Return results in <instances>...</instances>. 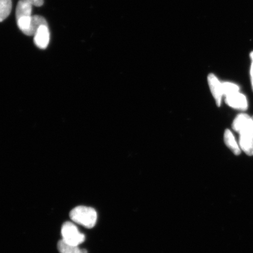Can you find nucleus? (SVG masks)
I'll return each mask as SVG.
<instances>
[{
	"label": "nucleus",
	"instance_id": "nucleus-10",
	"mask_svg": "<svg viewBox=\"0 0 253 253\" xmlns=\"http://www.w3.org/2000/svg\"><path fill=\"white\" fill-rule=\"evenodd\" d=\"M33 6L30 2L23 1V0L19 1L16 8V20L22 17L32 16Z\"/></svg>",
	"mask_w": 253,
	"mask_h": 253
},
{
	"label": "nucleus",
	"instance_id": "nucleus-7",
	"mask_svg": "<svg viewBox=\"0 0 253 253\" xmlns=\"http://www.w3.org/2000/svg\"><path fill=\"white\" fill-rule=\"evenodd\" d=\"M252 117L245 113H241L237 115L233 122L232 128L239 133L243 129L246 127L251 122Z\"/></svg>",
	"mask_w": 253,
	"mask_h": 253
},
{
	"label": "nucleus",
	"instance_id": "nucleus-3",
	"mask_svg": "<svg viewBox=\"0 0 253 253\" xmlns=\"http://www.w3.org/2000/svg\"><path fill=\"white\" fill-rule=\"evenodd\" d=\"M241 150L249 156H253V116L249 125L239 132Z\"/></svg>",
	"mask_w": 253,
	"mask_h": 253
},
{
	"label": "nucleus",
	"instance_id": "nucleus-13",
	"mask_svg": "<svg viewBox=\"0 0 253 253\" xmlns=\"http://www.w3.org/2000/svg\"><path fill=\"white\" fill-rule=\"evenodd\" d=\"M223 96H228L231 94L239 92L240 87L237 84L231 82L222 83Z\"/></svg>",
	"mask_w": 253,
	"mask_h": 253
},
{
	"label": "nucleus",
	"instance_id": "nucleus-17",
	"mask_svg": "<svg viewBox=\"0 0 253 253\" xmlns=\"http://www.w3.org/2000/svg\"><path fill=\"white\" fill-rule=\"evenodd\" d=\"M250 56H251L252 61H253V51L251 53V55H250Z\"/></svg>",
	"mask_w": 253,
	"mask_h": 253
},
{
	"label": "nucleus",
	"instance_id": "nucleus-5",
	"mask_svg": "<svg viewBox=\"0 0 253 253\" xmlns=\"http://www.w3.org/2000/svg\"><path fill=\"white\" fill-rule=\"evenodd\" d=\"M50 32L46 25H41L34 36L36 45L41 49L46 48L49 43Z\"/></svg>",
	"mask_w": 253,
	"mask_h": 253
},
{
	"label": "nucleus",
	"instance_id": "nucleus-16",
	"mask_svg": "<svg viewBox=\"0 0 253 253\" xmlns=\"http://www.w3.org/2000/svg\"><path fill=\"white\" fill-rule=\"evenodd\" d=\"M81 253H88L86 249H82Z\"/></svg>",
	"mask_w": 253,
	"mask_h": 253
},
{
	"label": "nucleus",
	"instance_id": "nucleus-9",
	"mask_svg": "<svg viewBox=\"0 0 253 253\" xmlns=\"http://www.w3.org/2000/svg\"><path fill=\"white\" fill-rule=\"evenodd\" d=\"M224 141L227 147L232 150L236 156H239L241 153V148H240V145L237 144L232 131L229 129H226L224 132Z\"/></svg>",
	"mask_w": 253,
	"mask_h": 253
},
{
	"label": "nucleus",
	"instance_id": "nucleus-12",
	"mask_svg": "<svg viewBox=\"0 0 253 253\" xmlns=\"http://www.w3.org/2000/svg\"><path fill=\"white\" fill-rule=\"evenodd\" d=\"M58 249L60 253H81L82 250L79 246L69 244L62 239L58 243Z\"/></svg>",
	"mask_w": 253,
	"mask_h": 253
},
{
	"label": "nucleus",
	"instance_id": "nucleus-14",
	"mask_svg": "<svg viewBox=\"0 0 253 253\" xmlns=\"http://www.w3.org/2000/svg\"><path fill=\"white\" fill-rule=\"evenodd\" d=\"M23 1L30 2L32 5L36 6V7H41L43 4V0H23Z\"/></svg>",
	"mask_w": 253,
	"mask_h": 253
},
{
	"label": "nucleus",
	"instance_id": "nucleus-8",
	"mask_svg": "<svg viewBox=\"0 0 253 253\" xmlns=\"http://www.w3.org/2000/svg\"><path fill=\"white\" fill-rule=\"evenodd\" d=\"M43 25H47V24L45 19L42 16H32L30 27L24 34L27 36H34L39 28Z\"/></svg>",
	"mask_w": 253,
	"mask_h": 253
},
{
	"label": "nucleus",
	"instance_id": "nucleus-11",
	"mask_svg": "<svg viewBox=\"0 0 253 253\" xmlns=\"http://www.w3.org/2000/svg\"><path fill=\"white\" fill-rule=\"evenodd\" d=\"M11 9V0H0V23L8 17Z\"/></svg>",
	"mask_w": 253,
	"mask_h": 253
},
{
	"label": "nucleus",
	"instance_id": "nucleus-2",
	"mask_svg": "<svg viewBox=\"0 0 253 253\" xmlns=\"http://www.w3.org/2000/svg\"><path fill=\"white\" fill-rule=\"evenodd\" d=\"M61 234L62 240L72 245L79 246L85 240L84 234L79 232L77 226L71 221H66L63 223Z\"/></svg>",
	"mask_w": 253,
	"mask_h": 253
},
{
	"label": "nucleus",
	"instance_id": "nucleus-1",
	"mask_svg": "<svg viewBox=\"0 0 253 253\" xmlns=\"http://www.w3.org/2000/svg\"><path fill=\"white\" fill-rule=\"evenodd\" d=\"M70 218L74 222L91 229L97 222V214L93 208L79 206L71 211Z\"/></svg>",
	"mask_w": 253,
	"mask_h": 253
},
{
	"label": "nucleus",
	"instance_id": "nucleus-6",
	"mask_svg": "<svg viewBox=\"0 0 253 253\" xmlns=\"http://www.w3.org/2000/svg\"><path fill=\"white\" fill-rule=\"evenodd\" d=\"M225 102L227 105L233 109L246 110L248 109V103L244 94L237 92L226 96Z\"/></svg>",
	"mask_w": 253,
	"mask_h": 253
},
{
	"label": "nucleus",
	"instance_id": "nucleus-15",
	"mask_svg": "<svg viewBox=\"0 0 253 253\" xmlns=\"http://www.w3.org/2000/svg\"><path fill=\"white\" fill-rule=\"evenodd\" d=\"M251 82H252V88H253V61H252V65H251Z\"/></svg>",
	"mask_w": 253,
	"mask_h": 253
},
{
	"label": "nucleus",
	"instance_id": "nucleus-4",
	"mask_svg": "<svg viewBox=\"0 0 253 253\" xmlns=\"http://www.w3.org/2000/svg\"><path fill=\"white\" fill-rule=\"evenodd\" d=\"M208 82L210 90L217 106H220L221 99L223 96L222 83H220L219 79L213 74L208 75Z\"/></svg>",
	"mask_w": 253,
	"mask_h": 253
}]
</instances>
